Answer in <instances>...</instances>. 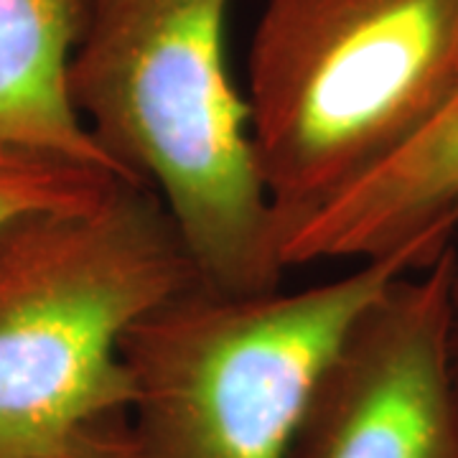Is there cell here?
I'll use <instances>...</instances> for the list:
<instances>
[{"label": "cell", "mask_w": 458, "mask_h": 458, "mask_svg": "<svg viewBox=\"0 0 458 458\" xmlns=\"http://www.w3.org/2000/svg\"><path fill=\"white\" fill-rule=\"evenodd\" d=\"M229 0H87L69 98L123 179L174 216L201 283L267 293L288 273L247 98L227 62Z\"/></svg>", "instance_id": "1"}, {"label": "cell", "mask_w": 458, "mask_h": 458, "mask_svg": "<svg viewBox=\"0 0 458 458\" xmlns=\"http://www.w3.org/2000/svg\"><path fill=\"white\" fill-rule=\"evenodd\" d=\"M199 280L174 216L135 181L0 227V458L131 456L123 336Z\"/></svg>", "instance_id": "2"}, {"label": "cell", "mask_w": 458, "mask_h": 458, "mask_svg": "<svg viewBox=\"0 0 458 458\" xmlns=\"http://www.w3.org/2000/svg\"><path fill=\"white\" fill-rule=\"evenodd\" d=\"M456 89L458 0H265L245 98L280 247L410 146Z\"/></svg>", "instance_id": "3"}, {"label": "cell", "mask_w": 458, "mask_h": 458, "mask_svg": "<svg viewBox=\"0 0 458 458\" xmlns=\"http://www.w3.org/2000/svg\"><path fill=\"white\" fill-rule=\"evenodd\" d=\"M456 234L433 232L295 291L227 293L199 280L171 295L120 344L132 382L131 458H288L354 318Z\"/></svg>", "instance_id": "4"}, {"label": "cell", "mask_w": 458, "mask_h": 458, "mask_svg": "<svg viewBox=\"0 0 458 458\" xmlns=\"http://www.w3.org/2000/svg\"><path fill=\"white\" fill-rule=\"evenodd\" d=\"M448 278L451 247L354 318L313 387L288 458H458Z\"/></svg>", "instance_id": "5"}, {"label": "cell", "mask_w": 458, "mask_h": 458, "mask_svg": "<svg viewBox=\"0 0 458 458\" xmlns=\"http://www.w3.org/2000/svg\"><path fill=\"white\" fill-rule=\"evenodd\" d=\"M433 232H458V89L394 158L291 232L285 267L385 258Z\"/></svg>", "instance_id": "6"}, {"label": "cell", "mask_w": 458, "mask_h": 458, "mask_svg": "<svg viewBox=\"0 0 458 458\" xmlns=\"http://www.w3.org/2000/svg\"><path fill=\"white\" fill-rule=\"evenodd\" d=\"M84 21L87 0H0V146L120 176L69 98V62Z\"/></svg>", "instance_id": "7"}, {"label": "cell", "mask_w": 458, "mask_h": 458, "mask_svg": "<svg viewBox=\"0 0 458 458\" xmlns=\"http://www.w3.org/2000/svg\"><path fill=\"white\" fill-rule=\"evenodd\" d=\"M120 181L128 179L69 158L0 146V227L33 212L92 207Z\"/></svg>", "instance_id": "8"}, {"label": "cell", "mask_w": 458, "mask_h": 458, "mask_svg": "<svg viewBox=\"0 0 458 458\" xmlns=\"http://www.w3.org/2000/svg\"><path fill=\"white\" fill-rule=\"evenodd\" d=\"M448 361L458 394V234L451 242V278H448Z\"/></svg>", "instance_id": "9"}, {"label": "cell", "mask_w": 458, "mask_h": 458, "mask_svg": "<svg viewBox=\"0 0 458 458\" xmlns=\"http://www.w3.org/2000/svg\"><path fill=\"white\" fill-rule=\"evenodd\" d=\"M117 458H131V456H117Z\"/></svg>", "instance_id": "10"}]
</instances>
